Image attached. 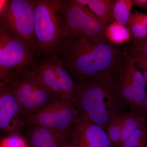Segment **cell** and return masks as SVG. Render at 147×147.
Segmentation results:
<instances>
[{
	"instance_id": "484cf974",
	"label": "cell",
	"mask_w": 147,
	"mask_h": 147,
	"mask_svg": "<svg viewBox=\"0 0 147 147\" xmlns=\"http://www.w3.org/2000/svg\"><path fill=\"white\" fill-rule=\"evenodd\" d=\"M134 6L147 10V0H132Z\"/></svg>"
},
{
	"instance_id": "ba28073f",
	"label": "cell",
	"mask_w": 147,
	"mask_h": 147,
	"mask_svg": "<svg viewBox=\"0 0 147 147\" xmlns=\"http://www.w3.org/2000/svg\"><path fill=\"white\" fill-rule=\"evenodd\" d=\"M79 115L73 101L58 98L25 117L24 120L29 126L46 127L69 139Z\"/></svg>"
},
{
	"instance_id": "ffe728a7",
	"label": "cell",
	"mask_w": 147,
	"mask_h": 147,
	"mask_svg": "<svg viewBox=\"0 0 147 147\" xmlns=\"http://www.w3.org/2000/svg\"><path fill=\"white\" fill-rule=\"evenodd\" d=\"M132 0L114 1L113 7V18L114 21L126 26L131 16Z\"/></svg>"
},
{
	"instance_id": "d6986e66",
	"label": "cell",
	"mask_w": 147,
	"mask_h": 147,
	"mask_svg": "<svg viewBox=\"0 0 147 147\" xmlns=\"http://www.w3.org/2000/svg\"><path fill=\"white\" fill-rule=\"evenodd\" d=\"M106 38L112 45H122L131 40V35L126 26L114 21L106 26Z\"/></svg>"
},
{
	"instance_id": "2e32d148",
	"label": "cell",
	"mask_w": 147,
	"mask_h": 147,
	"mask_svg": "<svg viewBox=\"0 0 147 147\" xmlns=\"http://www.w3.org/2000/svg\"><path fill=\"white\" fill-rule=\"evenodd\" d=\"M86 6L98 16L106 26L114 22L113 7L114 1L112 0H76Z\"/></svg>"
},
{
	"instance_id": "4316f807",
	"label": "cell",
	"mask_w": 147,
	"mask_h": 147,
	"mask_svg": "<svg viewBox=\"0 0 147 147\" xmlns=\"http://www.w3.org/2000/svg\"><path fill=\"white\" fill-rule=\"evenodd\" d=\"M138 110H139L145 119L147 120V92L144 101L141 108Z\"/></svg>"
},
{
	"instance_id": "5bb4252c",
	"label": "cell",
	"mask_w": 147,
	"mask_h": 147,
	"mask_svg": "<svg viewBox=\"0 0 147 147\" xmlns=\"http://www.w3.org/2000/svg\"><path fill=\"white\" fill-rule=\"evenodd\" d=\"M49 58L59 82L61 98L63 100L72 101L76 89V82L57 55L53 54Z\"/></svg>"
},
{
	"instance_id": "44dd1931",
	"label": "cell",
	"mask_w": 147,
	"mask_h": 147,
	"mask_svg": "<svg viewBox=\"0 0 147 147\" xmlns=\"http://www.w3.org/2000/svg\"><path fill=\"white\" fill-rule=\"evenodd\" d=\"M147 124L143 122L133 134L119 147H147Z\"/></svg>"
},
{
	"instance_id": "83f0119b",
	"label": "cell",
	"mask_w": 147,
	"mask_h": 147,
	"mask_svg": "<svg viewBox=\"0 0 147 147\" xmlns=\"http://www.w3.org/2000/svg\"><path fill=\"white\" fill-rule=\"evenodd\" d=\"M143 19L144 23L146 24L147 27V13H143Z\"/></svg>"
},
{
	"instance_id": "7c38bea8",
	"label": "cell",
	"mask_w": 147,
	"mask_h": 147,
	"mask_svg": "<svg viewBox=\"0 0 147 147\" xmlns=\"http://www.w3.org/2000/svg\"><path fill=\"white\" fill-rule=\"evenodd\" d=\"M27 68L43 86L61 98L59 82L49 58L34 62Z\"/></svg>"
},
{
	"instance_id": "ac0fdd59",
	"label": "cell",
	"mask_w": 147,
	"mask_h": 147,
	"mask_svg": "<svg viewBox=\"0 0 147 147\" xmlns=\"http://www.w3.org/2000/svg\"><path fill=\"white\" fill-rule=\"evenodd\" d=\"M126 26L131 35L132 43L139 42L147 37V27L143 19V13L136 11L131 13Z\"/></svg>"
},
{
	"instance_id": "9c48e42d",
	"label": "cell",
	"mask_w": 147,
	"mask_h": 147,
	"mask_svg": "<svg viewBox=\"0 0 147 147\" xmlns=\"http://www.w3.org/2000/svg\"><path fill=\"white\" fill-rule=\"evenodd\" d=\"M69 141L74 147H112L113 145L105 130L80 113Z\"/></svg>"
},
{
	"instance_id": "52a82bcc",
	"label": "cell",
	"mask_w": 147,
	"mask_h": 147,
	"mask_svg": "<svg viewBox=\"0 0 147 147\" xmlns=\"http://www.w3.org/2000/svg\"><path fill=\"white\" fill-rule=\"evenodd\" d=\"M36 49L20 38L0 28L1 86L34 63Z\"/></svg>"
},
{
	"instance_id": "6da1fadb",
	"label": "cell",
	"mask_w": 147,
	"mask_h": 147,
	"mask_svg": "<svg viewBox=\"0 0 147 147\" xmlns=\"http://www.w3.org/2000/svg\"><path fill=\"white\" fill-rule=\"evenodd\" d=\"M123 50L110 42L97 43L82 38L63 40L55 53L75 82L109 73L118 62Z\"/></svg>"
},
{
	"instance_id": "f1b7e54d",
	"label": "cell",
	"mask_w": 147,
	"mask_h": 147,
	"mask_svg": "<svg viewBox=\"0 0 147 147\" xmlns=\"http://www.w3.org/2000/svg\"><path fill=\"white\" fill-rule=\"evenodd\" d=\"M73 145L71 144L69 141H67V142H66L65 144H64L61 147H73Z\"/></svg>"
},
{
	"instance_id": "9a60e30c",
	"label": "cell",
	"mask_w": 147,
	"mask_h": 147,
	"mask_svg": "<svg viewBox=\"0 0 147 147\" xmlns=\"http://www.w3.org/2000/svg\"><path fill=\"white\" fill-rule=\"evenodd\" d=\"M129 69L133 88L134 110H138L141 108L146 98V82L143 73L137 67L131 56L129 62Z\"/></svg>"
},
{
	"instance_id": "277c9868",
	"label": "cell",
	"mask_w": 147,
	"mask_h": 147,
	"mask_svg": "<svg viewBox=\"0 0 147 147\" xmlns=\"http://www.w3.org/2000/svg\"><path fill=\"white\" fill-rule=\"evenodd\" d=\"M35 0H1L0 28L39 50L35 31Z\"/></svg>"
},
{
	"instance_id": "e0dca14e",
	"label": "cell",
	"mask_w": 147,
	"mask_h": 147,
	"mask_svg": "<svg viewBox=\"0 0 147 147\" xmlns=\"http://www.w3.org/2000/svg\"><path fill=\"white\" fill-rule=\"evenodd\" d=\"M122 131L119 147L133 134L143 122L146 121L138 110L126 112L122 115Z\"/></svg>"
},
{
	"instance_id": "7a4b0ae2",
	"label": "cell",
	"mask_w": 147,
	"mask_h": 147,
	"mask_svg": "<svg viewBox=\"0 0 147 147\" xmlns=\"http://www.w3.org/2000/svg\"><path fill=\"white\" fill-rule=\"evenodd\" d=\"M109 73L75 82L72 100L79 113L105 130L111 119L126 113L124 110L127 107L114 86Z\"/></svg>"
},
{
	"instance_id": "7402d4cb",
	"label": "cell",
	"mask_w": 147,
	"mask_h": 147,
	"mask_svg": "<svg viewBox=\"0 0 147 147\" xmlns=\"http://www.w3.org/2000/svg\"><path fill=\"white\" fill-rule=\"evenodd\" d=\"M122 115L115 116L111 119L105 129L110 142L116 147L119 146L122 131Z\"/></svg>"
},
{
	"instance_id": "5b68a950",
	"label": "cell",
	"mask_w": 147,
	"mask_h": 147,
	"mask_svg": "<svg viewBox=\"0 0 147 147\" xmlns=\"http://www.w3.org/2000/svg\"><path fill=\"white\" fill-rule=\"evenodd\" d=\"M63 13L65 39L82 38L95 43L109 42L105 35L107 26L86 6L76 0H64Z\"/></svg>"
},
{
	"instance_id": "f546056e",
	"label": "cell",
	"mask_w": 147,
	"mask_h": 147,
	"mask_svg": "<svg viewBox=\"0 0 147 147\" xmlns=\"http://www.w3.org/2000/svg\"></svg>"
},
{
	"instance_id": "4fadbf2b",
	"label": "cell",
	"mask_w": 147,
	"mask_h": 147,
	"mask_svg": "<svg viewBox=\"0 0 147 147\" xmlns=\"http://www.w3.org/2000/svg\"><path fill=\"white\" fill-rule=\"evenodd\" d=\"M30 127L28 138L32 147H61L69 140L50 129L39 126Z\"/></svg>"
},
{
	"instance_id": "3957f363",
	"label": "cell",
	"mask_w": 147,
	"mask_h": 147,
	"mask_svg": "<svg viewBox=\"0 0 147 147\" xmlns=\"http://www.w3.org/2000/svg\"><path fill=\"white\" fill-rule=\"evenodd\" d=\"M64 0H35V31L39 50L54 54L66 37Z\"/></svg>"
},
{
	"instance_id": "d4e9b609",
	"label": "cell",
	"mask_w": 147,
	"mask_h": 147,
	"mask_svg": "<svg viewBox=\"0 0 147 147\" xmlns=\"http://www.w3.org/2000/svg\"><path fill=\"white\" fill-rule=\"evenodd\" d=\"M128 53L133 57L136 65L139 67V68L142 71L144 70H147V56L146 55L142 53H131L129 52Z\"/></svg>"
},
{
	"instance_id": "30bf717a",
	"label": "cell",
	"mask_w": 147,
	"mask_h": 147,
	"mask_svg": "<svg viewBox=\"0 0 147 147\" xmlns=\"http://www.w3.org/2000/svg\"><path fill=\"white\" fill-rule=\"evenodd\" d=\"M20 106L14 92L8 84L0 89V128L3 131L18 133L22 126Z\"/></svg>"
},
{
	"instance_id": "8992f818",
	"label": "cell",
	"mask_w": 147,
	"mask_h": 147,
	"mask_svg": "<svg viewBox=\"0 0 147 147\" xmlns=\"http://www.w3.org/2000/svg\"><path fill=\"white\" fill-rule=\"evenodd\" d=\"M7 84L13 89L21 115L24 117L53 100L61 98L43 86L27 68L13 76Z\"/></svg>"
},
{
	"instance_id": "603a6c76",
	"label": "cell",
	"mask_w": 147,
	"mask_h": 147,
	"mask_svg": "<svg viewBox=\"0 0 147 147\" xmlns=\"http://www.w3.org/2000/svg\"><path fill=\"white\" fill-rule=\"evenodd\" d=\"M1 147H28V146L21 135L18 133H12L3 139Z\"/></svg>"
},
{
	"instance_id": "8fae6325",
	"label": "cell",
	"mask_w": 147,
	"mask_h": 147,
	"mask_svg": "<svg viewBox=\"0 0 147 147\" xmlns=\"http://www.w3.org/2000/svg\"><path fill=\"white\" fill-rule=\"evenodd\" d=\"M131 56L125 49L118 62L109 73L110 79L127 107L134 110V95L129 62Z\"/></svg>"
},
{
	"instance_id": "cb8c5ba5",
	"label": "cell",
	"mask_w": 147,
	"mask_h": 147,
	"mask_svg": "<svg viewBox=\"0 0 147 147\" xmlns=\"http://www.w3.org/2000/svg\"><path fill=\"white\" fill-rule=\"evenodd\" d=\"M125 49L129 53H142L147 56V37L139 42L132 43Z\"/></svg>"
}]
</instances>
